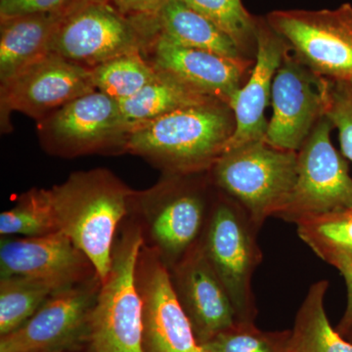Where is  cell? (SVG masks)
<instances>
[{
  "label": "cell",
  "mask_w": 352,
  "mask_h": 352,
  "mask_svg": "<svg viewBox=\"0 0 352 352\" xmlns=\"http://www.w3.org/2000/svg\"><path fill=\"white\" fill-rule=\"evenodd\" d=\"M328 87V80L303 66L288 48L273 80L266 142L298 152L325 116Z\"/></svg>",
  "instance_id": "12"
},
{
  "label": "cell",
  "mask_w": 352,
  "mask_h": 352,
  "mask_svg": "<svg viewBox=\"0 0 352 352\" xmlns=\"http://www.w3.org/2000/svg\"><path fill=\"white\" fill-rule=\"evenodd\" d=\"M298 175V152L265 140L224 152L208 171L215 188L244 208L261 229L288 201Z\"/></svg>",
  "instance_id": "3"
},
{
  "label": "cell",
  "mask_w": 352,
  "mask_h": 352,
  "mask_svg": "<svg viewBox=\"0 0 352 352\" xmlns=\"http://www.w3.org/2000/svg\"><path fill=\"white\" fill-rule=\"evenodd\" d=\"M44 143L53 152L78 156L109 148L126 149L131 126L120 102L95 90L69 102L43 120Z\"/></svg>",
  "instance_id": "11"
},
{
  "label": "cell",
  "mask_w": 352,
  "mask_h": 352,
  "mask_svg": "<svg viewBox=\"0 0 352 352\" xmlns=\"http://www.w3.org/2000/svg\"><path fill=\"white\" fill-rule=\"evenodd\" d=\"M328 288L329 281L320 280L308 289L296 314L287 352H352V342H346L329 321L324 305Z\"/></svg>",
  "instance_id": "21"
},
{
  "label": "cell",
  "mask_w": 352,
  "mask_h": 352,
  "mask_svg": "<svg viewBox=\"0 0 352 352\" xmlns=\"http://www.w3.org/2000/svg\"><path fill=\"white\" fill-rule=\"evenodd\" d=\"M50 352H54V351H50Z\"/></svg>",
  "instance_id": "36"
},
{
  "label": "cell",
  "mask_w": 352,
  "mask_h": 352,
  "mask_svg": "<svg viewBox=\"0 0 352 352\" xmlns=\"http://www.w3.org/2000/svg\"><path fill=\"white\" fill-rule=\"evenodd\" d=\"M197 12L212 21L230 36L248 59L256 53V17L245 8L242 0H183Z\"/></svg>",
  "instance_id": "27"
},
{
  "label": "cell",
  "mask_w": 352,
  "mask_h": 352,
  "mask_svg": "<svg viewBox=\"0 0 352 352\" xmlns=\"http://www.w3.org/2000/svg\"><path fill=\"white\" fill-rule=\"evenodd\" d=\"M141 21L151 41L162 38L177 45L208 51L235 61H254L241 52L228 34L183 0H170L157 16L141 18Z\"/></svg>",
  "instance_id": "19"
},
{
  "label": "cell",
  "mask_w": 352,
  "mask_h": 352,
  "mask_svg": "<svg viewBox=\"0 0 352 352\" xmlns=\"http://www.w3.org/2000/svg\"><path fill=\"white\" fill-rule=\"evenodd\" d=\"M120 13L131 18H152L170 0H109Z\"/></svg>",
  "instance_id": "31"
},
{
  "label": "cell",
  "mask_w": 352,
  "mask_h": 352,
  "mask_svg": "<svg viewBox=\"0 0 352 352\" xmlns=\"http://www.w3.org/2000/svg\"><path fill=\"white\" fill-rule=\"evenodd\" d=\"M289 52L317 76L333 82L352 78V6L322 10H276L266 16Z\"/></svg>",
  "instance_id": "8"
},
{
  "label": "cell",
  "mask_w": 352,
  "mask_h": 352,
  "mask_svg": "<svg viewBox=\"0 0 352 352\" xmlns=\"http://www.w3.org/2000/svg\"><path fill=\"white\" fill-rule=\"evenodd\" d=\"M258 230L244 208L217 189L200 244L240 321H252L256 314L252 279L263 261L256 240Z\"/></svg>",
  "instance_id": "6"
},
{
  "label": "cell",
  "mask_w": 352,
  "mask_h": 352,
  "mask_svg": "<svg viewBox=\"0 0 352 352\" xmlns=\"http://www.w3.org/2000/svg\"><path fill=\"white\" fill-rule=\"evenodd\" d=\"M143 229L129 224L113 245L110 273L101 285L89 322L94 352H145L142 302L136 266L144 245Z\"/></svg>",
  "instance_id": "4"
},
{
  "label": "cell",
  "mask_w": 352,
  "mask_h": 352,
  "mask_svg": "<svg viewBox=\"0 0 352 352\" xmlns=\"http://www.w3.org/2000/svg\"><path fill=\"white\" fill-rule=\"evenodd\" d=\"M59 231L50 189L34 188L0 215L2 236L38 237Z\"/></svg>",
  "instance_id": "26"
},
{
  "label": "cell",
  "mask_w": 352,
  "mask_h": 352,
  "mask_svg": "<svg viewBox=\"0 0 352 352\" xmlns=\"http://www.w3.org/2000/svg\"><path fill=\"white\" fill-rule=\"evenodd\" d=\"M325 115L339 132L342 156L352 163V96L342 83L329 80Z\"/></svg>",
  "instance_id": "29"
},
{
  "label": "cell",
  "mask_w": 352,
  "mask_h": 352,
  "mask_svg": "<svg viewBox=\"0 0 352 352\" xmlns=\"http://www.w3.org/2000/svg\"><path fill=\"white\" fill-rule=\"evenodd\" d=\"M90 69L96 90L119 102L138 94L157 75L143 52L122 55Z\"/></svg>",
  "instance_id": "24"
},
{
  "label": "cell",
  "mask_w": 352,
  "mask_h": 352,
  "mask_svg": "<svg viewBox=\"0 0 352 352\" xmlns=\"http://www.w3.org/2000/svg\"><path fill=\"white\" fill-rule=\"evenodd\" d=\"M198 352H214L210 351V349H208L207 346H203V344H200V347H199Z\"/></svg>",
  "instance_id": "34"
},
{
  "label": "cell",
  "mask_w": 352,
  "mask_h": 352,
  "mask_svg": "<svg viewBox=\"0 0 352 352\" xmlns=\"http://www.w3.org/2000/svg\"><path fill=\"white\" fill-rule=\"evenodd\" d=\"M340 83H342V85H344V87H346V89L347 91H349V94L351 95L352 96V78H349V80H344V82H339Z\"/></svg>",
  "instance_id": "33"
},
{
  "label": "cell",
  "mask_w": 352,
  "mask_h": 352,
  "mask_svg": "<svg viewBox=\"0 0 352 352\" xmlns=\"http://www.w3.org/2000/svg\"><path fill=\"white\" fill-rule=\"evenodd\" d=\"M289 335L263 333L252 321H238L203 346L214 352H287Z\"/></svg>",
  "instance_id": "28"
},
{
  "label": "cell",
  "mask_w": 352,
  "mask_h": 352,
  "mask_svg": "<svg viewBox=\"0 0 352 352\" xmlns=\"http://www.w3.org/2000/svg\"><path fill=\"white\" fill-rule=\"evenodd\" d=\"M50 192L59 230L89 259L103 283L112 265L116 234L135 193L105 168L74 173Z\"/></svg>",
  "instance_id": "2"
},
{
  "label": "cell",
  "mask_w": 352,
  "mask_h": 352,
  "mask_svg": "<svg viewBox=\"0 0 352 352\" xmlns=\"http://www.w3.org/2000/svg\"><path fill=\"white\" fill-rule=\"evenodd\" d=\"M288 46L271 29L266 19L256 17V53L247 82L231 102L235 131L226 151L248 143L265 140L268 122L265 111L271 100L273 80Z\"/></svg>",
  "instance_id": "18"
},
{
  "label": "cell",
  "mask_w": 352,
  "mask_h": 352,
  "mask_svg": "<svg viewBox=\"0 0 352 352\" xmlns=\"http://www.w3.org/2000/svg\"><path fill=\"white\" fill-rule=\"evenodd\" d=\"M333 267L340 271L344 278L347 288V305L344 317L338 326V332L342 336H346L352 328V261H340Z\"/></svg>",
  "instance_id": "32"
},
{
  "label": "cell",
  "mask_w": 352,
  "mask_h": 352,
  "mask_svg": "<svg viewBox=\"0 0 352 352\" xmlns=\"http://www.w3.org/2000/svg\"><path fill=\"white\" fill-rule=\"evenodd\" d=\"M136 283L142 302L145 352H198L200 344L176 294L170 268L145 243L136 266Z\"/></svg>",
  "instance_id": "13"
},
{
  "label": "cell",
  "mask_w": 352,
  "mask_h": 352,
  "mask_svg": "<svg viewBox=\"0 0 352 352\" xmlns=\"http://www.w3.org/2000/svg\"><path fill=\"white\" fill-rule=\"evenodd\" d=\"M170 271L199 344L240 321L226 287L206 258L200 242Z\"/></svg>",
  "instance_id": "16"
},
{
  "label": "cell",
  "mask_w": 352,
  "mask_h": 352,
  "mask_svg": "<svg viewBox=\"0 0 352 352\" xmlns=\"http://www.w3.org/2000/svg\"><path fill=\"white\" fill-rule=\"evenodd\" d=\"M145 52L151 53L149 62L157 72L229 106L247 82L254 65V61H235L162 38L152 39Z\"/></svg>",
  "instance_id": "17"
},
{
  "label": "cell",
  "mask_w": 352,
  "mask_h": 352,
  "mask_svg": "<svg viewBox=\"0 0 352 352\" xmlns=\"http://www.w3.org/2000/svg\"><path fill=\"white\" fill-rule=\"evenodd\" d=\"M333 129L324 116L298 150L295 186L276 217L296 224L352 207V177L346 157L332 144Z\"/></svg>",
  "instance_id": "9"
},
{
  "label": "cell",
  "mask_w": 352,
  "mask_h": 352,
  "mask_svg": "<svg viewBox=\"0 0 352 352\" xmlns=\"http://www.w3.org/2000/svg\"><path fill=\"white\" fill-rule=\"evenodd\" d=\"M212 100L217 99L200 94L157 72L154 80L138 94L120 101V106L124 120L132 129L173 111Z\"/></svg>",
  "instance_id": "22"
},
{
  "label": "cell",
  "mask_w": 352,
  "mask_h": 352,
  "mask_svg": "<svg viewBox=\"0 0 352 352\" xmlns=\"http://www.w3.org/2000/svg\"><path fill=\"white\" fill-rule=\"evenodd\" d=\"M75 0H0L1 21L64 10Z\"/></svg>",
  "instance_id": "30"
},
{
  "label": "cell",
  "mask_w": 352,
  "mask_h": 352,
  "mask_svg": "<svg viewBox=\"0 0 352 352\" xmlns=\"http://www.w3.org/2000/svg\"><path fill=\"white\" fill-rule=\"evenodd\" d=\"M67 8L57 12L32 14L1 21V83L28 65L50 53L51 41Z\"/></svg>",
  "instance_id": "20"
},
{
  "label": "cell",
  "mask_w": 352,
  "mask_h": 352,
  "mask_svg": "<svg viewBox=\"0 0 352 352\" xmlns=\"http://www.w3.org/2000/svg\"><path fill=\"white\" fill-rule=\"evenodd\" d=\"M347 335H351V340H352V328L351 329V331H349V333H347Z\"/></svg>",
  "instance_id": "35"
},
{
  "label": "cell",
  "mask_w": 352,
  "mask_h": 352,
  "mask_svg": "<svg viewBox=\"0 0 352 352\" xmlns=\"http://www.w3.org/2000/svg\"><path fill=\"white\" fill-rule=\"evenodd\" d=\"M94 276L55 292L20 328L0 340V352H50L89 333L92 310L101 288Z\"/></svg>",
  "instance_id": "14"
},
{
  "label": "cell",
  "mask_w": 352,
  "mask_h": 352,
  "mask_svg": "<svg viewBox=\"0 0 352 352\" xmlns=\"http://www.w3.org/2000/svg\"><path fill=\"white\" fill-rule=\"evenodd\" d=\"M0 270L1 277L30 278L56 291L97 276L89 259L60 230L38 237L2 239Z\"/></svg>",
  "instance_id": "15"
},
{
  "label": "cell",
  "mask_w": 352,
  "mask_h": 352,
  "mask_svg": "<svg viewBox=\"0 0 352 352\" xmlns=\"http://www.w3.org/2000/svg\"><path fill=\"white\" fill-rule=\"evenodd\" d=\"M56 289L50 285L19 276L0 280V335L20 328Z\"/></svg>",
  "instance_id": "25"
},
{
  "label": "cell",
  "mask_w": 352,
  "mask_h": 352,
  "mask_svg": "<svg viewBox=\"0 0 352 352\" xmlns=\"http://www.w3.org/2000/svg\"><path fill=\"white\" fill-rule=\"evenodd\" d=\"M212 187L208 171L168 175L140 196L152 249L168 268L200 242L217 195L210 193Z\"/></svg>",
  "instance_id": "5"
},
{
  "label": "cell",
  "mask_w": 352,
  "mask_h": 352,
  "mask_svg": "<svg viewBox=\"0 0 352 352\" xmlns=\"http://www.w3.org/2000/svg\"><path fill=\"white\" fill-rule=\"evenodd\" d=\"M96 90L91 69L48 53L1 83V126L12 112L43 120L78 97Z\"/></svg>",
  "instance_id": "10"
},
{
  "label": "cell",
  "mask_w": 352,
  "mask_h": 352,
  "mask_svg": "<svg viewBox=\"0 0 352 352\" xmlns=\"http://www.w3.org/2000/svg\"><path fill=\"white\" fill-rule=\"evenodd\" d=\"M235 131L228 104L212 100L179 109L133 127L126 150L144 157L168 175L210 171Z\"/></svg>",
  "instance_id": "1"
},
{
  "label": "cell",
  "mask_w": 352,
  "mask_h": 352,
  "mask_svg": "<svg viewBox=\"0 0 352 352\" xmlns=\"http://www.w3.org/2000/svg\"><path fill=\"white\" fill-rule=\"evenodd\" d=\"M149 44L140 23L109 0H75L58 25L50 52L88 69Z\"/></svg>",
  "instance_id": "7"
},
{
  "label": "cell",
  "mask_w": 352,
  "mask_h": 352,
  "mask_svg": "<svg viewBox=\"0 0 352 352\" xmlns=\"http://www.w3.org/2000/svg\"><path fill=\"white\" fill-rule=\"evenodd\" d=\"M298 237L322 261L332 266L352 261V207L308 217L296 223Z\"/></svg>",
  "instance_id": "23"
}]
</instances>
